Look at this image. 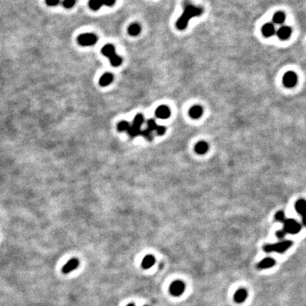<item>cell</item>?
<instances>
[{"instance_id": "6da1fadb", "label": "cell", "mask_w": 306, "mask_h": 306, "mask_svg": "<svg viewBox=\"0 0 306 306\" xmlns=\"http://www.w3.org/2000/svg\"><path fill=\"white\" fill-rule=\"evenodd\" d=\"M202 11L203 10L201 7H196L191 3L185 4L182 16L179 17L176 22V27L179 30L186 29L190 20L194 17L200 16L202 14Z\"/></svg>"}, {"instance_id": "7a4b0ae2", "label": "cell", "mask_w": 306, "mask_h": 306, "mask_svg": "<svg viewBox=\"0 0 306 306\" xmlns=\"http://www.w3.org/2000/svg\"><path fill=\"white\" fill-rule=\"evenodd\" d=\"M101 53L110 60L111 65L118 66V65H120L122 64V58L116 54L115 48L113 45H111V44L105 45L101 49Z\"/></svg>"}, {"instance_id": "3957f363", "label": "cell", "mask_w": 306, "mask_h": 306, "mask_svg": "<svg viewBox=\"0 0 306 306\" xmlns=\"http://www.w3.org/2000/svg\"><path fill=\"white\" fill-rule=\"evenodd\" d=\"M293 242L291 241H281L273 244H265L264 246V251L266 253L276 252L279 254H282L292 247Z\"/></svg>"}, {"instance_id": "277c9868", "label": "cell", "mask_w": 306, "mask_h": 306, "mask_svg": "<svg viewBox=\"0 0 306 306\" xmlns=\"http://www.w3.org/2000/svg\"><path fill=\"white\" fill-rule=\"evenodd\" d=\"M144 122V117L141 114H138L135 116L134 117V121H133V124H131L129 128L128 129V134H129V136L134 138V137L137 136L140 134V128H141V125L143 124Z\"/></svg>"}, {"instance_id": "5b68a950", "label": "cell", "mask_w": 306, "mask_h": 306, "mask_svg": "<svg viewBox=\"0 0 306 306\" xmlns=\"http://www.w3.org/2000/svg\"><path fill=\"white\" fill-rule=\"evenodd\" d=\"M284 226H283V230L285 231V233L287 234H297L299 233L301 230V225L299 223L295 220V219H293V218H286L285 221L283 222Z\"/></svg>"}, {"instance_id": "8992f818", "label": "cell", "mask_w": 306, "mask_h": 306, "mask_svg": "<svg viewBox=\"0 0 306 306\" xmlns=\"http://www.w3.org/2000/svg\"><path fill=\"white\" fill-rule=\"evenodd\" d=\"M98 38L93 33H83L78 38V43L82 46H91L97 43Z\"/></svg>"}, {"instance_id": "52a82bcc", "label": "cell", "mask_w": 306, "mask_h": 306, "mask_svg": "<svg viewBox=\"0 0 306 306\" xmlns=\"http://www.w3.org/2000/svg\"><path fill=\"white\" fill-rule=\"evenodd\" d=\"M186 286L185 283L181 281H173L169 287V292L173 296H179L185 291Z\"/></svg>"}, {"instance_id": "ba28073f", "label": "cell", "mask_w": 306, "mask_h": 306, "mask_svg": "<svg viewBox=\"0 0 306 306\" xmlns=\"http://www.w3.org/2000/svg\"><path fill=\"white\" fill-rule=\"evenodd\" d=\"M297 81H298V78H297L296 73L293 72H287L283 76V78H282L283 84L287 88H293V87H294L296 85Z\"/></svg>"}, {"instance_id": "9c48e42d", "label": "cell", "mask_w": 306, "mask_h": 306, "mask_svg": "<svg viewBox=\"0 0 306 306\" xmlns=\"http://www.w3.org/2000/svg\"><path fill=\"white\" fill-rule=\"evenodd\" d=\"M78 265H79V260L77 258H72L63 266L62 273L69 274L70 272H72V270H76L78 267Z\"/></svg>"}, {"instance_id": "30bf717a", "label": "cell", "mask_w": 306, "mask_h": 306, "mask_svg": "<svg viewBox=\"0 0 306 306\" xmlns=\"http://www.w3.org/2000/svg\"><path fill=\"white\" fill-rule=\"evenodd\" d=\"M170 109L167 106H160L155 111L156 117L160 119H167L170 117Z\"/></svg>"}, {"instance_id": "8fae6325", "label": "cell", "mask_w": 306, "mask_h": 306, "mask_svg": "<svg viewBox=\"0 0 306 306\" xmlns=\"http://www.w3.org/2000/svg\"><path fill=\"white\" fill-rule=\"evenodd\" d=\"M291 33H292V29L287 26H281L277 32V37L281 40H286V39H287L291 36Z\"/></svg>"}, {"instance_id": "7c38bea8", "label": "cell", "mask_w": 306, "mask_h": 306, "mask_svg": "<svg viewBox=\"0 0 306 306\" xmlns=\"http://www.w3.org/2000/svg\"><path fill=\"white\" fill-rule=\"evenodd\" d=\"M275 32H276V29L272 23H266L262 27V33L265 38H270V37L273 36L275 34Z\"/></svg>"}, {"instance_id": "4fadbf2b", "label": "cell", "mask_w": 306, "mask_h": 306, "mask_svg": "<svg viewBox=\"0 0 306 306\" xmlns=\"http://www.w3.org/2000/svg\"><path fill=\"white\" fill-rule=\"evenodd\" d=\"M276 264V261L274 260L272 258H264V259L258 264V267L259 269H269V268L273 267Z\"/></svg>"}, {"instance_id": "5bb4252c", "label": "cell", "mask_w": 306, "mask_h": 306, "mask_svg": "<svg viewBox=\"0 0 306 306\" xmlns=\"http://www.w3.org/2000/svg\"><path fill=\"white\" fill-rule=\"evenodd\" d=\"M247 297H248L247 290L241 288V289L237 290L236 293H235L234 299L236 303H242V302H244L245 300H246Z\"/></svg>"}, {"instance_id": "9a60e30c", "label": "cell", "mask_w": 306, "mask_h": 306, "mask_svg": "<svg viewBox=\"0 0 306 306\" xmlns=\"http://www.w3.org/2000/svg\"><path fill=\"white\" fill-rule=\"evenodd\" d=\"M202 107L200 106H192L191 109H190L189 111V115L190 117L193 118V119H197L199 117H201L202 114Z\"/></svg>"}, {"instance_id": "2e32d148", "label": "cell", "mask_w": 306, "mask_h": 306, "mask_svg": "<svg viewBox=\"0 0 306 306\" xmlns=\"http://www.w3.org/2000/svg\"><path fill=\"white\" fill-rule=\"evenodd\" d=\"M113 80V75L111 73H109V72H106L105 73L104 75L101 76V78H100V85L101 86H107L111 83V82Z\"/></svg>"}, {"instance_id": "e0dca14e", "label": "cell", "mask_w": 306, "mask_h": 306, "mask_svg": "<svg viewBox=\"0 0 306 306\" xmlns=\"http://www.w3.org/2000/svg\"><path fill=\"white\" fill-rule=\"evenodd\" d=\"M154 264H155V258L153 257L152 255H146L142 260L141 266L144 269H149L151 266H153Z\"/></svg>"}, {"instance_id": "ac0fdd59", "label": "cell", "mask_w": 306, "mask_h": 306, "mask_svg": "<svg viewBox=\"0 0 306 306\" xmlns=\"http://www.w3.org/2000/svg\"><path fill=\"white\" fill-rule=\"evenodd\" d=\"M208 149H209V146H208V144L206 143L205 141H200V142H198V143L195 146L196 152L197 153V154H200V155L205 154L208 151Z\"/></svg>"}, {"instance_id": "d6986e66", "label": "cell", "mask_w": 306, "mask_h": 306, "mask_svg": "<svg viewBox=\"0 0 306 306\" xmlns=\"http://www.w3.org/2000/svg\"><path fill=\"white\" fill-rule=\"evenodd\" d=\"M305 207H306V202L304 199H299L298 202H296L295 204V209L298 214H299L303 215L304 217V213L305 211Z\"/></svg>"}, {"instance_id": "ffe728a7", "label": "cell", "mask_w": 306, "mask_h": 306, "mask_svg": "<svg viewBox=\"0 0 306 306\" xmlns=\"http://www.w3.org/2000/svg\"><path fill=\"white\" fill-rule=\"evenodd\" d=\"M128 33L131 36H137L140 33V26L137 23H134L128 28Z\"/></svg>"}, {"instance_id": "44dd1931", "label": "cell", "mask_w": 306, "mask_h": 306, "mask_svg": "<svg viewBox=\"0 0 306 306\" xmlns=\"http://www.w3.org/2000/svg\"><path fill=\"white\" fill-rule=\"evenodd\" d=\"M286 19V15L282 11H278L273 16V22L276 24H281Z\"/></svg>"}, {"instance_id": "7402d4cb", "label": "cell", "mask_w": 306, "mask_h": 306, "mask_svg": "<svg viewBox=\"0 0 306 306\" xmlns=\"http://www.w3.org/2000/svg\"><path fill=\"white\" fill-rule=\"evenodd\" d=\"M88 5H89L91 10H98L102 7L103 3H102V0H89Z\"/></svg>"}, {"instance_id": "603a6c76", "label": "cell", "mask_w": 306, "mask_h": 306, "mask_svg": "<svg viewBox=\"0 0 306 306\" xmlns=\"http://www.w3.org/2000/svg\"><path fill=\"white\" fill-rule=\"evenodd\" d=\"M130 127L129 123L127 121H122L119 124H117V130L119 132H124V131H128V129Z\"/></svg>"}, {"instance_id": "cb8c5ba5", "label": "cell", "mask_w": 306, "mask_h": 306, "mask_svg": "<svg viewBox=\"0 0 306 306\" xmlns=\"http://www.w3.org/2000/svg\"><path fill=\"white\" fill-rule=\"evenodd\" d=\"M142 136L145 137L146 140H152V132L151 130H149L148 128H146L144 130L140 131V134Z\"/></svg>"}, {"instance_id": "d4e9b609", "label": "cell", "mask_w": 306, "mask_h": 306, "mask_svg": "<svg viewBox=\"0 0 306 306\" xmlns=\"http://www.w3.org/2000/svg\"><path fill=\"white\" fill-rule=\"evenodd\" d=\"M61 3L65 9H71L75 5L76 0H63Z\"/></svg>"}, {"instance_id": "484cf974", "label": "cell", "mask_w": 306, "mask_h": 306, "mask_svg": "<svg viewBox=\"0 0 306 306\" xmlns=\"http://www.w3.org/2000/svg\"><path fill=\"white\" fill-rule=\"evenodd\" d=\"M147 126H148L147 128H148L149 130L151 131V132H153V131L156 130V128H157L158 125L156 124V122L153 120V119H150V120L147 121Z\"/></svg>"}, {"instance_id": "4316f807", "label": "cell", "mask_w": 306, "mask_h": 306, "mask_svg": "<svg viewBox=\"0 0 306 306\" xmlns=\"http://www.w3.org/2000/svg\"><path fill=\"white\" fill-rule=\"evenodd\" d=\"M275 218L277 221L279 222H284L285 219H286V217H285V214H284L282 211H278L275 215Z\"/></svg>"}, {"instance_id": "83f0119b", "label": "cell", "mask_w": 306, "mask_h": 306, "mask_svg": "<svg viewBox=\"0 0 306 306\" xmlns=\"http://www.w3.org/2000/svg\"><path fill=\"white\" fill-rule=\"evenodd\" d=\"M155 131H156V134H158V135H163L166 132V128L163 127V126H157V128H156V129Z\"/></svg>"}, {"instance_id": "f1b7e54d", "label": "cell", "mask_w": 306, "mask_h": 306, "mask_svg": "<svg viewBox=\"0 0 306 306\" xmlns=\"http://www.w3.org/2000/svg\"><path fill=\"white\" fill-rule=\"evenodd\" d=\"M45 2L49 6H56L60 3V0H45Z\"/></svg>"}, {"instance_id": "f546056e", "label": "cell", "mask_w": 306, "mask_h": 306, "mask_svg": "<svg viewBox=\"0 0 306 306\" xmlns=\"http://www.w3.org/2000/svg\"><path fill=\"white\" fill-rule=\"evenodd\" d=\"M276 235H277V236L279 238V239H283V238L285 237V236L287 234L285 233V231H284L283 230H280V231H277Z\"/></svg>"}, {"instance_id": "4dcf8cb0", "label": "cell", "mask_w": 306, "mask_h": 306, "mask_svg": "<svg viewBox=\"0 0 306 306\" xmlns=\"http://www.w3.org/2000/svg\"><path fill=\"white\" fill-rule=\"evenodd\" d=\"M116 2V0H102L103 5H106V6H112Z\"/></svg>"}, {"instance_id": "1f68e13d", "label": "cell", "mask_w": 306, "mask_h": 306, "mask_svg": "<svg viewBox=\"0 0 306 306\" xmlns=\"http://www.w3.org/2000/svg\"><path fill=\"white\" fill-rule=\"evenodd\" d=\"M127 306H134V304H128Z\"/></svg>"}, {"instance_id": "d6a6232c", "label": "cell", "mask_w": 306, "mask_h": 306, "mask_svg": "<svg viewBox=\"0 0 306 306\" xmlns=\"http://www.w3.org/2000/svg\"><path fill=\"white\" fill-rule=\"evenodd\" d=\"M145 306H148V305H145Z\"/></svg>"}]
</instances>
